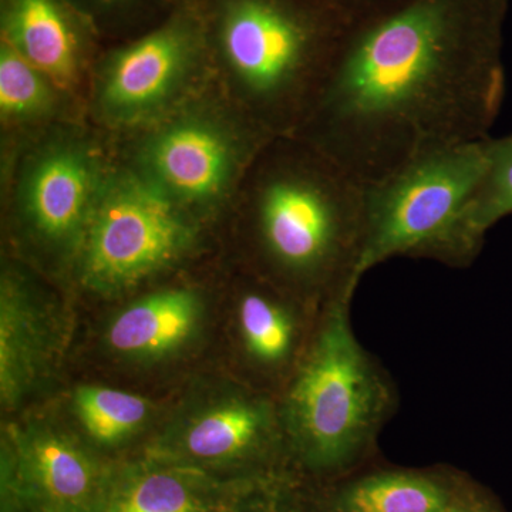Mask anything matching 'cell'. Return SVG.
I'll return each instance as SVG.
<instances>
[{
  "instance_id": "1",
  "label": "cell",
  "mask_w": 512,
  "mask_h": 512,
  "mask_svg": "<svg viewBox=\"0 0 512 512\" xmlns=\"http://www.w3.org/2000/svg\"><path fill=\"white\" fill-rule=\"evenodd\" d=\"M508 0H404L346 30L293 136L362 184L488 138L504 90Z\"/></svg>"
},
{
  "instance_id": "2",
  "label": "cell",
  "mask_w": 512,
  "mask_h": 512,
  "mask_svg": "<svg viewBox=\"0 0 512 512\" xmlns=\"http://www.w3.org/2000/svg\"><path fill=\"white\" fill-rule=\"evenodd\" d=\"M251 173L252 241L266 281L318 308L356 291L365 184L293 134L272 137Z\"/></svg>"
},
{
  "instance_id": "3",
  "label": "cell",
  "mask_w": 512,
  "mask_h": 512,
  "mask_svg": "<svg viewBox=\"0 0 512 512\" xmlns=\"http://www.w3.org/2000/svg\"><path fill=\"white\" fill-rule=\"evenodd\" d=\"M353 289L323 308L315 338L278 396L286 460L316 476L349 473L397 410L392 376L356 338Z\"/></svg>"
},
{
  "instance_id": "4",
  "label": "cell",
  "mask_w": 512,
  "mask_h": 512,
  "mask_svg": "<svg viewBox=\"0 0 512 512\" xmlns=\"http://www.w3.org/2000/svg\"><path fill=\"white\" fill-rule=\"evenodd\" d=\"M242 109L271 136L308 116L349 23L319 0H202Z\"/></svg>"
},
{
  "instance_id": "5",
  "label": "cell",
  "mask_w": 512,
  "mask_h": 512,
  "mask_svg": "<svg viewBox=\"0 0 512 512\" xmlns=\"http://www.w3.org/2000/svg\"><path fill=\"white\" fill-rule=\"evenodd\" d=\"M488 138L434 151L365 184L360 279L394 256L450 268L473 264L461 238V220L487 170Z\"/></svg>"
},
{
  "instance_id": "6",
  "label": "cell",
  "mask_w": 512,
  "mask_h": 512,
  "mask_svg": "<svg viewBox=\"0 0 512 512\" xmlns=\"http://www.w3.org/2000/svg\"><path fill=\"white\" fill-rule=\"evenodd\" d=\"M188 215L140 174L109 175L76 256L83 285L113 295L173 265L194 241Z\"/></svg>"
},
{
  "instance_id": "7",
  "label": "cell",
  "mask_w": 512,
  "mask_h": 512,
  "mask_svg": "<svg viewBox=\"0 0 512 512\" xmlns=\"http://www.w3.org/2000/svg\"><path fill=\"white\" fill-rule=\"evenodd\" d=\"M210 52L202 0H183L144 35L103 60L94 97L97 113L116 127L161 119Z\"/></svg>"
},
{
  "instance_id": "8",
  "label": "cell",
  "mask_w": 512,
  "mask_h": 512,
  "mask_svg": "<svg viewBox=\"0 0 512 512\" xmlns=\"http://www.w3.org/2000/svg\"><path fill=\"white\" fill-rule=\"evenodd\" d=\"M272 137L249 116L180 114L151 131L137 173L185 211L208 208L234 192Z\"/></svg>"
},
{
  "instance_id": "9",
  "label": "cell",
  "mask_w": 512,
  "mask_h": 512,
  "mask_svg": "<svg viewBox=\"0 0 512 512\" xmlns=\"http://www.w3.org/2000/svg\"><path fill=\"white\" fill-rule=\"evenodd\" d=\"M144 456L217 473L285 470L278 397L242 387L188 404Z\"/></svg>"
},
{
  "instance_id": "10",
  "label": "cell",
  "mask_w": 512,
  "mask_h": 512,
  "mask_svg": "<svg viewBox=\"0 0 512 512\" xmlns=\"http://www.w3.org/2000/svg\"><path fill=\"white\" fill-rule=\"evenodd\" d=\"M113 467L52 421L9 423L2 434L3 512H103Z\"/></svg>"
},
{
  "instance_id": "11",
  "label": "cell",
  "mask_w": 512,
  "mask_h": 512,
  "mask_svg": "<svg viewBox=\"0 0 512 512\" xmlns=\"http://www.w3.org/2000/svg\"><path fill=\"white\" fill-rule=\"evenodd\" d=\"M286 470L227 474L143 456L113 467L103 512H282Z\"/></svg>"
},
{
  "instance_id": "12",
  "label": "cell",
  "mask_w": 512,
  "mask_h": 512,
  "mask_svg": "<svg viewBox=\"0 0 512 512\" xmlns=\"http://www.w3.org/2000/svg\"><path fill=\"white\" fill-rule=\"evenodd\" d=\"M107 177L83 141L47 143L20 174L16 208L23 227L43 247L76 258Z\"/></svg>"
},
{
  "instance_id": "13",
  "label": "cell",
  "mask_w": 512,
  "mask_h": 512,
  "mask_svg": "<svg viewBox=\"0 0 512 512\" xmlns=\"http://www.w3.org/2000/svg\"><path fill=\"white\" fill-rule=\"evenodd\" d=\"M52 305L16 271L0 282V400L18 409L49 382L62 333Z\"/></svg>"
},
{
  "instance_id": "14",
  "label": "cell",
  "mask_w": 512,
  "mask_h": 512,
  "mask_svg": "<svg viewBox=\"0 0 512 512\" xmlns=\"http://www.w3.org/2000/svg\"><path fill=\"white\" fill-rule=\"evenodd\" d=\"M323 308L271 282L244 289L235 308L242 353L279 396L308 352Z\"/></svg>"
},
{
  "instance_id": "15",
  "label": "cell",
  "mask_w": 512,
  "mask_h": 512,
  "mask_svg": "<svg viewBox=\"0 0 512 512\" xmlns=\"http://www.w3.org/2000/svg\"><path fill=\"white\" fill-rule=\"evenodd\" d=\"M2 42L60 90L79 82L96 33L69 0H2Z\"/></svg>"
},
{
  "instance_id": "16",
  "label": "cell",
  "mask_w": 512,
  "mask_h": 512,
  "mask_svg": "<svg viewBox=\"0 0 512 512\" xmlns=\"http://www.w3.org/2000/svg\"><path fill=\"white\" fill-rule=\"evenodd\" d=\"M202 319L200 293L187 288L163 289L114 315L104 332V343L121 359L157 362L187 348Z\"/></svg>"
},
{
  "instance_id": "17",
  "label": "cell",
  "mask_w": 512,
  "mask_h": 512,
  "mask_svg": "<svg viewBox=\"0 0 512 512\" xmlns=\"http://www.w3.org/2000/svg\"><path fill=\"white\" fill-rule=\"evenodd\" d=\"M456 488L433 474L380 470L333 488L320 512H441Z\"/></svg>"
},
{
  "instance_id": "18",
  "label": "cell",
  "mask_w": 512,
  "mask_h": 512,
  "mask_svg": "<svg viewBox=\"0 0 512 512\" xmlns=\"http://www.w3.org/2000/svg\"><path fill=\"white\" fill-rule=\"evenodd\" d=\"M73 413L87 439L104 448L119 447L144 429L154 406L140 394L86 384L73 393Z\"/></svg>"
},
{
  "instance_id": "19",
  "label": "cell",
  "mask_w": 512,
  "mask_h": 512,
  "mask_svg": "<svg viewBox=\"0 0 512 512\" xmlns=\"http://www.w3.org/2000/svg\"><path fill=\"white\" fill-rule=\"evenodd\" d=\"M511 214L512 136L488 138L487 170L461 220V238L473 261L483 248L488 229Z\"/></svg>"
},
{
  "instance_id": "20",
  "label": "cell",
  "mask_w": 512,
  "mask_h": 512,
  "mask_svg": "<svg viewBox=\"0 0 512 512\" xmlns=\"http://www.w3.org/2000/svg\"><path fill=\"white\" fill-rule=\"evenodd\" d=\"M55 87L45 73L2 42L0 114L3 123H36L52 116L57 107Z\"/></svg>"
},
{
  "instance_id": "21",
  "label": "cell",
  "mask_w": 512,
  "mask_h": 512,
  "mask_svg": "<svg viewBox=\"0 0 512 512\" xmlns=\"http://www.w3.org/2000/svg\"><path fill=\"white\" fill-rule=\"evenodd\" d=\"M93 28L117 25L158 8L180 5L183 0H69Z\"/></svg>"
},
{
  "instance_id": "22",
  "label": "cell",
  "mask_w": 512,
  "mask_h": 512,
  "mask_svg": "<svg viewBox=\"0 0 512 512\" xmlns=\"http://www.w3.org/2000/svg\"><path fill=\"white\" fill-rule=\"evenodd\" d=\"M319 2L352 25L396 8L404 0H319Z\"/></svg>"
},
{
  "instance_id": "23",
  "label": "cell",
  "mask_w": 512,
  "mask_h": 512,
  "mask_svg": "<svg viewBox=\"0 0 512 512\" xmlns=\"http://www.w3.org/2000/svg\"><path fill=\"white\" fill-rule=\"evenodd\" d=\"M441 512H491L480 501L468 497L463 491H454L453 497L448 501L446 508Z\"/></svg>"
}]
</instances>
